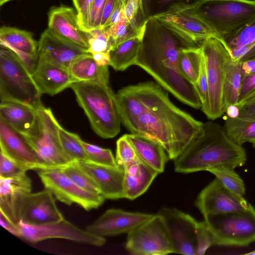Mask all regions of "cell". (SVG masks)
<instances>
[{"instance_id":"6da1fadb","label":"cell","mask_w":255,"mask_h":255,"mask_svg":"<svg viewBox=\"0 0 255 255\" xmlns=\"http://www.w3.org/2000/svg\"><path fill=\"white\" fill-rule=\"evenodd\" d=\"M201 46L157 18L146 21L136 65L181 102L196 109L202 107L193 84L182 74L181 51Z\"/></svg>"},{"instance_id":"7a4b0ae2","label":"cell","mask_w":255,"mask_h":255,"mask_svg":"<svg viewBox=\"0 0 255 255\" xmlns=\"http://www.w3.org/2000/svg\"><path fill=\"white\" fill-rule=\"evenodd\" d=\"M131 87L144 108L128 129L157 142L169 158L175 160L198 134L203 123L175 106L159 84L145 82Z\"/></svg>"},{"instance_id":"3957f363","label":"cell","mask_w":255,"mask_h":255,"mask_svg":"<svg viewBox=\"0 0 255 255\" xmlns=\"http://www.w3.org/2000/svg\"><path fill=\"white\" fill-rule=\"evenodd\" d=\"M246 149L233 141L223 127L214 122L203 123L198 134L175 159L176 172L187 173L218 166L235 168L247 161Z\"/></svg>"},{"instance_id":"277c9868","label":"cell","mask_w":255,"mask_h":255,"mask_svg":"<svg viewBox=\"0 0 255 255\" xmlns=\"http://www.w3.org/2000/svg\"><path fill=\"white\" fill-rule=\"evenodd\" d=\"M70 88L88 117L92 128L98 135L111 138L120 132L121 120L116 94L109 86L93 82H75Z\"/></svg>"},{"instance_id":"5b68a950","label":"cell","mask_w":255,"mask_h":255,"mask_svg":"<svg viewBox=\"0 0 255 255\" xmlns=\"http://www.w3.org/2000/svg\"><path fill=\"white\" fill-rule=\"evenodd\" d=\"M191 10L223 43L255 18V0H203Z\"/></svg>"},{"instance_id":"8992f818","label":"cell","mask_w":255,"mask_h":255,"mask_svg":"<svg viewBox=\"0 0 255 255\" xmlns=\"http://www.w3.org/2000/svg\"><path fill=\"white\" fill-rule=\"evenodd\" d=\"M31 74L17 55L1 45L0 50V101H13L38 109L43 105Z\"/></svg>"},{"instance_id":"52a82bcc","label":"cell","mask_w":255,"mask_h":255,"mask_svg":"<svg viewBox=\"0 0 255 255\" xmlns=\"http://www.w3.org/2000/svg\"><path fill=\"white\" fill-rule=\"evenodd\" d=\"M59 124L49 108L37 109L35 122L22 134L42 165V170L61 169L73 161L64 151L58 136Z\"/></svg>"},{"instance_id":"ba28073f","label":"cell","mask_w":255,"mask_h":255,"mask_svg":"<svg viewBox=\"0 0 255 255\" xmlns=\"http://www.w3.org/2000/svg\"><path fill=\"white\" fill-rule=\"evenodd\" d=\"M208 83V100L201 109L207 117L215 120L224 113L223 85L225 67L231 58L223 42L217 38L204 40L201 45Z\"/></svg>"},{"instance_id":"9c48e42d","label":"cell","mask_w":255,"mask_h":255,"mask_svg":"<svg viewBox=\"0 0 255 255\" xmlns=\"http://www.w3.org/2000/svg\"><path fill=\"white\" fill-rule=\"evenodd\" d=\"M213 245L247 246L255 241V209L249 204L244 211L204 217Z\"/></svg>"},{"instance_id":"30bf717a","label":"cell","mask_w":255,"mask_h":255,"mask_svg":"<svg viewBox=\"0 0 255 255\" xmlns=\"http://www.w3.org/2000/svg\"><path fill=\"white\" fill-rule=\"evenodd\" d=\"M126 248L136 255L174 253L164 222L157 214L128 234Z\"/></svg>"},{"instance_id":"8fae6325","label":"cell","mask_w":255,"mask_h":255,"mask_svg":"<svg viewBox=\"0 0 255 255\" xmlns=\"http://www.w3.org/2000/svg\"><path fill=\"white\" fill-rule=\"evenodd\" d=\"M38 174L45 189L50 191L58 200L68 205L76 204L89 211L98 208L106 199L102 195L82 189L60 169L38 170Z\"/></svg>"},{"instance_id":"7c38bea8","label":"cell","mask_w":255,"mask_h":255,"mask_svg":"<svg viewBox=\"0 0 255 255\" xmlns=\"http://www.w3.org/2000/svg\"><path fill=\"white\" fill-rule=\"evenodd\" d=\"M21 238L31 243L60 238L97 247L106 243L104 237L94 235L72 224L64 218L56 222L42 225H30L21 221L19 223Z\"/></svg>"},{"instance_id":"4fadbf2b","label":"cell","mask_w":255,"mask_h":255,"mask_svg":"<svg viewBox=\"0 0 255 255\" xmlns=\"http://www.w3.org/2000/svg\"><path fill=\"white\" fill-rule=\"evenodd\" d=\"M157 214L164 222L174 253L197 255L198 221L190 215L174 208H162Z\"/></svg>"},{"instance_id":"5bb4252c","label":"cell","mask_w":255,"mask_h":255,"mask_svg":"<svg viewBox=\"0 0 255 255\" xmlns=\"http://www.w3.org/2000/svg\"><path fill=\"white\" fill-rule=\"evenodd\" d=\"M195 204L204 217L241 212L247 209L250 204L245 198L229 191L215 178L200 192Z\"/></svg>"},{"instance_id":"9a60e30c","label":"cell","mask_w":255,"mask_h":255,"mask_svg":"<svg viewBox=\"0 0 255 255\" xmlns=\"http://www.w3.org/2000/svg\"><path fill=\"white\" fill-rule=\"evenodd\" d=\"M18 217L19 222L35 226L56 222L64 218L53 195L46 189L25 196L20 203Z\"/></svg>"},{"instance_id":"2e32d148","label":"cell","mask_w":255,"mask_h":255,"mask_svg":"<svg viewBox=\"0 0 255 255\" xmlns=\"http://www.w3.org/2000/svg\"><path fill=\"white\" fill-rule=\"evenodd\" d=\"M153 215L110 209L88 226L85 230L91 234L101 237L128 234Z\"/></svg>"},{"instance_id":"e0dca14e","label":"cell","mask_w":255,"mask_h":255,"mask_svg":"<svg viewBox=\"0 0 255 255\" xmlns=\"http://www.w3.org/2000/svg\"><path fill=\"white\" fill-rule=\"evenodd\" d=\"M0 152L25 170L43 169L36 154L23 135L0 118Z\"/></svg>"},{"instance_id":"ac0fdd59","label":"cell","mask_w":255,"mask_h":255,"mask_svg":"<svg viewBox=\"0 0 255 255\" xmlns=\"http://www.w3.org/2000/svg\"><path fill=\"white\" fill-rule=\"evenodd\" d=\"M39 59H43L69 70L78 58L91 53L55 34L49 28L41 35L38 42Z\"/></svg>"},{"instance_id":"d6986e66","label":"cell","mask_w":255,"mask_h":255,"mask_svg":"<svg viewBox=\"0 0 255 255\" xmlns=\"http://www.w3.org/2000/svg\"><path fill=\"white\" fill-rule=\"evenodd\" d=\"M55 34L89 51L86 31L81 26L77 12L65 5L52 7L48 12V28Z\"/></svg>"},{"instance_id":"ffe728a7","label":"cell","mask_w":255,"mask_h":255,"mask_svg":"<svg viewBox=\"0 0 255 255\" xmlns=\"http://www.w3.org/2000/svg\"><path fill=\"white\" fill-rule=\"evenodd\" d=\"M75 161L80 168L93 179L106 199L124 198L123 169L120 166L100 165L88 160Z\"/></svg>"},{"instance_id":"44dd1931","label":"cell","mask_w":255,"mask_h":255,"mask_svg":"<svg viewBox=\"0 0 255 255\" xmlns=\"http://www.w3.org/2000/svg\"><path fill=\"white\" fill-rule=\"evenodd\" d=\"M31 189V180L26 172L11 178H0V211L16 225L19 223L20 203Z\"/></svg>"},{"instance_id":"7402d4cb","label":"cell","mask_w":255,"mask_h":255,"mask_svg":"<svg viewBox=\"0 0 255 255\" xmlns=\"http://www.w3.org/2000/svg\"><path fill=\"white\" fill-rule=\"evenodd\" d=\"M31 76L41 95H56L75 82L68 70L41 59Z\"/></svg>"},{"instance_id":"603a6c76","label":"cell","mask_w":255,"mask_h":255,"mask_svg":"<svg viewBox=\"0 0 255 255\" xmlns=\"http://www.w3.org/2000/svg\"><path fill=\"white\" fill-rule=\"evenodd\" d=\"M156 18L199 44L202 45L204 40L210 37L221 40L217 34L191 9Z\"/></svg>"},{"instance_id":"cb8c5ba5","label":"cell","mask_w":255,"mask_h":255,"mask_svg":"<svg viewBox=\"0 0 255 255\" xmlns=\"http://www.w3.org/2000/svg\"><path fill=\"white\" fill-rule=\"evenodd\" d=\"M125 135L142 162L159 174L163 172L165 164L169 158L166 150L160 144L138 134L130 133Z\"/></svg>"},{"instance_id":"d4e9b609","label":"cell","mask_w":255,"mask_h":255,"mask_svg":"<svg viewBox=\"0 0 255 255\" xmlns=\"http://www.w3.org/2000/svg\"><path fill=\"white\" fill-rule=\"evenodd\" d=\"M223 43L233 61L242 62L255 59V18Z\"/></svg>"},{"instance_id":"484cf974","label":"cell","mask_w":255,"mask_h":255,"mask_svg":"<svg viewBox=\"0 0 255 255\" xmlns=\"http://www.w3.org/2000/svg\"><path fill=\"white\" fill-rule=\"evenodd\" d=\"M158 174L141 161L126 169L124 198L132 200L143 194Z\"/></svg>"},{"instance_id":"4316f807","label":"cell","mask_w":255,"mask_h":255,"mask_svg":"<svg viewBox=\"0 0 255 255\" xmlns=\"http://www.w3.org/2000/svg\"><path fill=\"white\" fill-rule=\"evenodd\" d=\"M36 109L13 101H1L0 118L21 134L28 132L36 117Z\"/></svg>"},{"instance_id":"83f0119b","label":"cell","mask_w":255,"mask_h":255,"mask_svg":"<svg viewBox=\"0 0 255 255\" xmlns=\"http://www.w3.org/2000/svg\"><path fill=\"white\" fill-rule=\"evenodd\" d=\"M69 72L75 82H93L109 86L108 66L99 65L91 53L76 59L70 65Z\"/></svg>"},{"instance_id":"f1b7e54d","label":"cell","mask_w":255,"mask_h":255,"mask_svg":"<svg viewBox=\"0 0 255 255\" xmlns=\"http://www.w3.org/2000/svg\"><path fill=\"white\" fill-rule=\"evenodd\" d=\"M203 0H140L141 14L145 21L195 8Z\"/></svg>"},{"instance_id":"f546056e","label":"cell","mask_w":255,"mask_h":255,"mask_svg":"<svg viewBox=\"0 0 255 255\" xmlns=\"http://www.w3.org/2000/svg\"><path fill=\"white\" fill-rule=\"evenodd\" d=\"M0 43L13 52L38 56V42L33 38L31 33L24 30L5 26L1 27Z\"/></svg>"},{"instance_id":"4dcf8cb0","label":"cell","mask_w":255,"mask_h":255,"mask_svg":"<svg viewBox=\"0 0 255 255\" xmlns=\"http://www.w3.org/2000/svg\"><path fill=\"white\" fill-rule=\"evenodd\" d=\"M143 33V31L142 34L112 47L109 52V65L119 71H125L129 67L135 65L141 47Z\"/></svg>"},{"instance_id":"1f68e13d","label":"cell","mask_w":255,"mask_h":255,"mask_svg":"<svg viewBox=\"0 0 255 255\" xmlns=\"http://www.w3.org/2000/svg\"><path fill=\"white\" fill-rule=\"evenodd\" d=\"M116 103L121 122L128 129L142 113L144 107L131 88L125 87L116 94Z\"/></svg>"},{"instance_id":"d6a6232c","label":"cell","mask_w":255,"mask_h":255,"mask_svg":"<svg viewBox=\"0 0 255 255\" xmlns=\"http://www.w3.org/2000/svg\"><path fill=\"white\" fill-rule=\"evenodd\" d=\"M223 128L227 136L237 144L242 146L248 142L255 148V119L226 116Z\"/></svg>"},{"instance_id":"836d02e7","label":"cell","mask_w":255,"mask_h":255,"mask_svg":"<svg viewBox=\"0 0 255 255\" xmlns=\"http://www.w3.org/2000/svg\"><path fill=\"white\" fill-rule=\"evenodd\" d=\"M241 65L240 62L231 58L225 67L223 85V103L225 113L227 108L236 104L239 101L242 84Z\"/></svg>"},{"instance_id":"e575fe53","label":"cell","mask_w":255,"mask_h":255,"mask_svg":"<svg viewBox=\"0 0 255 255\" xmlns=\"http://www.w3.org/2000/svg\"><path fill=\"white\" fill-rule=\"evenodd\" d=\"M202 55L201 46L184 48L180 53L179 65L180 71L192 84L197 80Z\"/></svg>"},{"instance_id":"d590c367","label":"cell","mask_w":255,"mask_h":255,"mask_svg":"<svg viewBox=\"0 0 255 255\" xmlns=\"http://www.w3.org/2000/svg\"><path fill=\"white\" fill-rule=\"evenodd\" d=\"M234 168L227 166H218L207 170L213 174L229 191L244 198L245 186L243 180L235 171Z\"/></svg>"},{"instance_id":"8d00e7d4","label":"cell","mask_w":255,"mask_h":255,"mask_svg":"<svg viewBox=\"0 0 255 255\" xmlns=\"http://www.w3.org/2000/svg\"><path fill=\"white\" fill-rule=\"evenodd\" d=\"M58 134L64 151L73 161L88 160L81 143V139L77 134L65 130L60 124L58 127Z\"/></svg>"},{"instance_id":"74e56055","label":"cell","mask_w":255,"mask_h":255,"mask_svg":"<svg viewBox=\"0 0 255 255\" xmlns=\"http://www.w3.org/2000/svg\"><path fill=\"white\" fill-rule=\"evenodd\" d=\"M144 25L145 23L141 27H138L134 24L129 22L123 12L121 19L107 29L110 35L112 48L128 39L142 34Z\"/></svg>"},{"instance_id":"f35d334b","label":"cell","mask_w":255,"mask_h":255,"mask_svg":"<svg viewBox=\"0 0 255 255\" xmlns=\"http://www.w3.org/2000/svg\"><path fill=\"white\" fill-rule=\"evenodd\" d=\"M60 169L82 189L93 194L101 195L100 190L95 181L79 167L75 161Z\"/></svg>"},{"instance_id":"ab89813d","label":"cell","mask_w":255,"mask_h":255,"mask_svg":"<svg viewBox=\"0 0 255 255\" xmlns=\"http://www.w3.org/2000/svg\"><path fill=\"white\" fill-rule=\"evenodd\" d=\"M115 158L118 165L124 170L141 161L125 134L117 141Z\"/></svg>"},{"instance_id":"60d3db41","label":"cell","mask_w":255,"mask_h":255,"mask_svg":"<svg viewBox=\"0 0 255 255\" xmlns=\"http://www.w3.org/2000/svg\"><path fill=\"white\" fill-rule=\"evenodd\" d=\"M81 143L84 149L88 161L95 163L113 166H119L112 151L96 145L87 143L82 139Z\"/></svg>"},{"instance_id":"b9f144b4","label":"cell","mask_w":255,"mask_h":255,"mask_svg":"<svg viewBox=\"0 0 255 255\" xmlns=\"http://www.w3.org/2000/svg\"><path fill=\"white\" fill-rule=\"evenodd\" d=\"M86 32L90 47L89 51L92 55L109 54L112 45L107 29L97 28Z\"/></svg>"},{"instance_id":"7bdbcfd3","label":"cell","mask_w":255,"mask_h":255,"mask_svg":"<svg viewBox=\"0 0 255 255\" xmlns=\"http://www.w3.org/2000/svg\"><path fill=\"white\" fill-rule=\"evenodd\" d=\"M106 1V0H93L86 21L82 26L85 31L100 28L103 11Z\"/></svg>"},{"instance_id":"ee69618b","label":"cell","mask_w":255,"mask_h":255,"mask_svg":"<svg viewBox=\"0 0 255 255\" xmlns=\"http://www.w3.org/2000/svg\"><path fill=\"white\" fill-rule=\"evenodd\" d=\"M213 245L212 234L205 222H198L197 228V255L205 254L207 250Z\"/></svg>"},{"instance_id":"f6af8a7d","label":"cell","mask_w":255,"mask_h":255,"mask_svg":"<svg viewBox=\"0 0 255 255\" xmlns=\"http://www.w3.org/2000/svg\"><path fill=\"white\" fill-rule=\"evenodd\" d=\"M26 171V170L0 152V178H11L25 173Z\"/></svg>"},{"instance_id":"bcb514c9","label":"cell","mask_w":255,"mask_h":255,"mask_svg":"<svg viewBox=\"0 0 255 255\" xmlns=\"http://www.w3.org/2000/svg\"><path fill=\"white\" fill-rule=\"evenodd\" d=\"M193 85L200 99L202 107L206 104L208 95L206 70L203 54L201 59L200 72L197 80Z\"/></svg>"},{"instance_id":"7dc6e473","label":"cell","mask_w":255,"mask_h":255,"mask_svg":"<svg viewBox=\"0 0 255 255\" xmlns=\"http://www.w3.org/2000/svg\"><path fill=\"white\" fill-rule=\"evenodd\" d=\"M235 105L239 109V116L255 119V89Z\"/></svg>"},{"instance_id":"c3c4849f","label":"cell","mask_w":255,"mask_h":255,"mask_svg":"<svg viewBox=\"0 0 255 255\" xmlns=\"http://www.w3.org/2000/svg\"><path fill=\"white\" fill-rule=\"evenodd\" d=\"M93 0H73L78 13L79 23L82 27L87 18Z\"/></svg>"},{"instance_id":"681fc988","label":"cell","mask_w":255,"mask_h":255,"mask_svg":"<svg viewBox=\"0 0 255 255\" xmlns=\"http://www.w3.org/2000/svg\"><path fill=\"white\" fill-rule=\"evenodd\" d=\"M254 89H255V73L242 78L239 101Z\"/></svg>"},{"instance_id":"f907efd6","label":"cell","mask_w":255,"mask_h":255,"mask_svg":"<svg viewBox=\"0 0 255 255\" xmlns=\"http://www.w3.org/2000/svg\"><path fill=\"white\" fill-rule=\"evenodd\" d=\"M124 4L123 0H117L113 13L103 29H109L121 19Z\"/></svg>"},{"instance_id":"816d5d0a","label":"cell","mask_w":255,"mask_h":255,"mask_svg":"<svg viewBox=\"0 0 255 255\" xmlns=\"http://www.w3.org/2000/svg\"><path fill=\"white\" fill-rule=\"evenodd\" d=\"M0 223L2 227L11 234L16 237H21L19 225L13 223L1 211H0Z\"/></svg>"},{"instance_id":"f5cc1de1","label":"cell","mask_w":255,"mask_h":255,"mask_svg":"<svg viewBox=\"0 0 255 255\" xmlns=\"http://www.w3.org/2000/svg\"><path fill=\"white\" fill-rule=\"evenodd\" d=\"M117 0H106L100 24V28L103 29L111 16L115 7Z\"/></svg>"},{"instance_id":"db71d44e","label":"cell","mask_w":255,"mask_h":255,"mask_svg":"<svg viewBox=\"0 0 255 255\" xmlns=\"http://www.w3.org/2000/svg\"><path fill=\"white\" fill-rule=\"evenodd\" d=\"M240 63L242 78L255 73V59L246 60Z\"/></svg>"},{"instance_id":"11a10c76","label":"cell","mask_w":255,"mask_h":255,"mask_svg":"<svg viewBox=\"0 0 255 255\" xmlns=\"http://www.w3.org/2000/svg\"><path fill=\"white\" fill-rule=\"evenodd\" d=\"M225 113L230 118H236L239 116L240 112L239 108L236 105H232L227 108Z\"/></svg>"},{"instance_id":"9f6ffc18","label":"cell","mask_w":255,"mask_h":255,"mask_svg":"<svg viewBox=\"0 0 255 255\" xmlns=\"http://www.w3.org/2000/svg\"><path fill=\"white\" fill-rule=\"evenodd\" d=\"M9 0H0V5H2L3 4L5 3V2Z\"/></svg>"},{"instance_id":"6f0895ef","label":"cell","mask_w":255,"mask_h":255,"mask_svg":"<svg viewBox=\"0 0 255 255\" xmlns=\"http://www.w3.org/2000/svg\"><path fill=\"white\" fill-rule=\"evenodd\" d=\"M248 254L255 255V250L252 253H250Z\"/></svg>"},{"instance_id":"680465c9","label":"cell","mask_w":255,"mask_h":255,"mask_svg":"<svg viewBox=\"0 0 255 255\" xmlns=\"http://www.w3.org/2000/svg\"><path fill=\"white\" fill-rule=\"evenodd\" d=\"M128 0H123L124 3H126V2L128 1Z\"/></svg>"}]
</instances>
